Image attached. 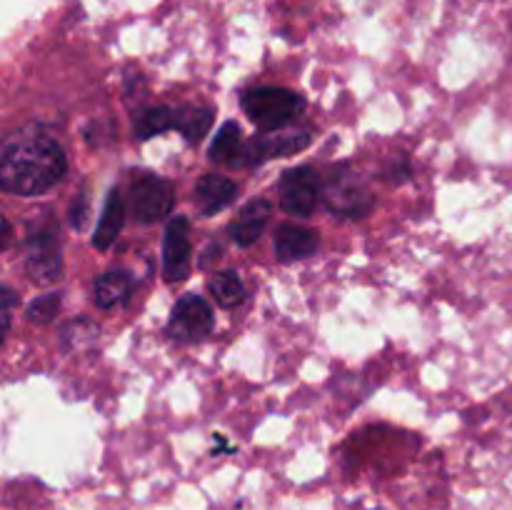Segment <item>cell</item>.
<instances>
[{"label":"cell","instance_id":"6da1fadb","mask_svg":"<svg viewBox=\"0 0 512 510\" xmlns=\"http://www.w3.org/2000/svg\"><path fill=\"white\" fill-rule=\"evenodd\" d=\"M68 155L63 145L40 130H15L0 150V188L20 198H35L63 183Z\"/></svg>","mask_w":512,"mask_h":510},{"label":"cell","instance_id":"7a4b0ae2","mask_svg":"<svg viewBox=\"0 0 512 510\" xmlns=\"http://www.w3.org/2000/svg\"><path fill=\"white\" fill-rule=\"evenodd\" d=\"M305 98L290 88H278V85H260V88L245 90L240 98V108L248 115L250 123L263 133L283 130L285 125L293 123L298 115H303Z\"/></svg>","mask_w":512,"mask_h":510},{"label":"cell","instance_id":"3957f363","mask_svg":"<svg viewBox=\"0 0 512 510\" xmlns=\"http://www.w3.org/2000/svg\"><path fill=\"white\" fill-rule=\"evenodd\" d=\"M320 203L338 218L360 220L375 208V195L360 173L348 165H335L320 183Z\"/></svg>","mask_w":512,"mask_h":510},{"label":"cell","instance_id":"277c9868","mask_svg":"<svg viewBox=\"0 0 512 510\" xmlns=\"http://www.w3.org/2000/svg\"><path fill=\"white\" fill-rule=\"evenodd\" d=\"M130 213L138 223L153 225L168 218L175 208V188L153 170H133L130 175Z\"/></svg>","mask_w":512,"mask_h":510},{"label":"cell","instance_id":"5b68a950","mask_svg":"<svg viewBox=\"0 0 512 510\" xmlns=\"http://www.w3.org/2000/svg\"><path fill=\"white\" fill-rule=\"evenodd\" d=\"M315 135L310 130H273V133H255L240 148L235 168H255L268 160L288 158V155L300 153V150L310 148Z\"/></svg>","mask_w":512,"mask_h":510},{"label":"cell","instance_id":"8992f818","mask_svg":"<svg viewBox=\"0 0 512 510\" xmlns=\"http://www.w3.org/2000/svg\"><path fill=\"white\" fill-rule=\"evenodd\" d=\"M320 178L310 165H295L288 168L278 180L280 208L295 218H310L320 203Z\"/></svg>","mask_w":512,"mask_h":510},{"label":"cell","instance_id":"52a82bcc","mask_svg":"<svg viewBox=\"0 0 512 510\" xmlns=\"http://www.w3.org/2000/svg\"><path fill=\"white\" fill-rule=\"evenodd\" d=\"M215 325L213 308L208 300L198 293H188L175 300L168 318V335L175 343H198L210 335Z\"/></svg>","mask_w":512,"mask_h":510},{"label":"cell","instance_id":"ba28073f","mask_svg":"<svg viewBox=\"0 0 512 510\" xmlns=\"http://www.w3.org/2000/svg\"><path fill=\"white\" fill-rule=\"evenodd\" d=\"M25 273L33 283H55L63 275V250L53 230H33L25 238Z\"/></svg>","mask_w":512,"mask_h":510},{"label":"cell","instance_id":"9c48e42d","mask_svg":"<svg viewBox=\"0 0 512 510\" xmlns=\"http://www.w3.org/2000/svg\"><path fill=\"white\" fill-rule=\"evenodd\" d=\"M190 258H193L190 220L185 215H175V218H170L163 235V278L168 283L188 278Z\"/></svg>","mask_w":512,"mask_h":510},{"label":"cell","instance_id":"30bf717a","mask_svg":"<svg viewBox=\"0 0 512 510\" xmlns=\"http://www.w3.org/2000/svg\"><path fill=\"white\" fill-rule=\"evenodd\" d=\"M238 193V183L220 173L200 175V180L195 183V203H198L200 215H205V218H213V215L230 208L235 198H238Z\"/></svg>","mask_w":512,"mask_h":510},{"label":"cell","instance_id":"8fae6325","mask_svg":"<svg viewBox=\"0 0 512 510\" xmlns=\"http://www.w3.org/2000/svg\"><path fill=\"white\" fill-rule=\"evenodd\" d=\"M275 258L280 263H298L313 258L320 248V238L315 230L303 228L298 223H283L275 230Z\"/></svg>","mask_w":512,"mask_h":510},{"label":"cell","instance_id":"7c38bea8","mask_svg":"<svg viewBox=\"0 0 512 510\" xmlns=\"http://www.w3.org/2000/svg\"><path fill=\"white\" fill-rule=\"evenodd\" d=\"M270 215H273V203H270V200H250L248 205H243L238 218L228 225L230 240H233L235 245H240V248H250L253 243H258L260 235L268 228Z\"/></svg>","mask_w":512,"mask_h":510},{"label":"cell","instance_id":"4fadbf2b","mask_svg":"<svg viewBox=\"0 0 512 510\" xmlns=\"http://www.w3.org/2000/svg\"><path fill=\"white\" fill-rule=\"evenodd\" d=\"M125 215H128V205H125V195L118 188H110L105 195L103 213H100L98 225L93 233V248L95 250H108L118 240L120 230L125 225Z\"/></svg>","mask_w":512,"mask_h":510},{"label":"cell","instance_id":"5bb4252c","mask_svg":"<svg viewBox=\"0 0 512 510\" xmlns=\"http://www.w3.org/2000/svg\"><path fill=\"white\" fill-rule=\"evenodd\" d=\"M135 290V280L128 270H108V273L98 275L93 285V303L100 310H113L118 305L128 303V298Z\"/></svg>","mask_w":512,"mask_h":510},{"label":"cell","instance_id":"9a60e30c","mask_svg":"<svg viewBox=\"0 0 512 510\" xmlns=\"http://www.w3.org/2000/svg\"><path fill=\"white\" fill-rule=\"evenodd\" d=\"M215 110L208 105H175V130L188 140L190 145H198L213 128Z\"/></svg>","mask_w":512,"mask_h":510},{"label":"cell","instance_id":"2e32d148","mask_svg":"<svg viewBox=\"0 0 512 510\" xmlns=\"http://www.w3.org/2000/svg\"><path fill=\"white\" fill-rule=\"evenodd\" d=\"M168 130H175V105H148L133 118V135L138 140H153Z\"/></svg>","mask_w":512,"mask_h":510},{"label":"cell","instance_id":"e0dca14e","mask_svg":"<svg viewBox=\"0 0 512 510\" xmlns=\"http://www.w3.org/2000/svg\"><path fill=\"white\" fill-rule=\"evenodd\" d=\"M210 295H213L215 303L225 310H233L238 308L240 303L245 300V283L240 278L238 270H220L210 278L208 283Z\"/></svg>","mask_w":512,"mask_h":510},{"label":"cell","instance_id":"ac0fdd59","mask_svg":"<svg viewBox=\"0 0 512 510\" xmlns=\"http://www.w3.org/2000/svg\"><path fill=\"white\" fill-rule=\"evenodd\" d=\"M240 148H243V140H240V125L235 120H225L220 125V130L215 133L213 143H210V160L218 165H233L235 168V160H238Z\"/></svg>","mask_w":512,"mask_h":510},{"label":"cell","instance_id":"d6986e66","mask_svg":"<svg viewBox=\"0 0 512 510\" xmlns=\"http://www.w3.org/2000/svg\"><path fill=\"white\" fill-rule=\"evenodd\" d=\"M60 305H63V293L53 290V293L38 295V298H35V300H30V305H28V310H25V315H28L30 323L48 325V323H53L55 318H58Z\"/></svg>","mask_w":512,"mask_h":510},{"label":"cell","instance_id":"ffe728a7","mask_svg":"<svg viewBox=\"0 0 512 510\" xmlns=\"http://www.w3.org/2000/svg\"><path fill=\"white\" fill-rule=\"evenodd\" d=\"M88 213H90V200L85 193H78L73 198V205H70L68 213V223L73 230H83L85 223H88Z\"/></svg>","mask_w":512,"mask_h":510},{"label":"cell","instance_id":"44dd1931","mask_svg":"<svg viewBox=\"0 0 512 510\" xmlns=\"http://www.w3.org/2000/svg\"><path fill=\"white\" fill-rule=\"evenodd\" d=\"M383 178L388 180L390 185L405 183V180L410 178V163H408V158H405V155H395V158L390 160L388 165H385Z\"/></svg>","mask_w":512,"mask_h":510},{"label":"cell","instance_id":"7402d4cb","mask_svg":"<svg viewBox=\"0 0 512 510\" xmlns=\"http://www.w3.org/2000/svg\"><path fill=\"white\" fill-rule=\"evenodd\" d=\"M13 305H15V293L10 285L3 288V333L8 335L10 330V313H13Z\"/></svg>","mask_w":512,"mask_h":510},{"label":"cell","instance_id":"603a6c76","mask_svg":"<svg viewBox=\"0 0 512 510\" xmlns=\"http://www.w3.org/2000/svg\"><path fill=\"white\" fill-rule=\"evenodd\" d=\"M10 235H13V230H10V223H8V220H3V250L10 245Z\"/></svg>","mask_w":512,"mask_h":510}]
</instances>
